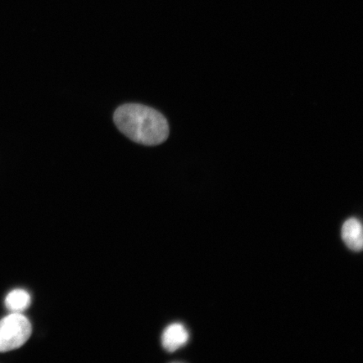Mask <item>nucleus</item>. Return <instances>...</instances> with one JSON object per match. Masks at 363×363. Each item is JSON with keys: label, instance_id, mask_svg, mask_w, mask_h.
<instances>
[{"label": "nucleus", "instance_id": "1", "mask_svg": "<svg viewBox=\"0 0 363 363\" xmlns=\"http://www.w3.org/2000/svg\"><path fill=\"white\" fill-rule=\"evenodd\" d=\"M122 133L144 146H157L169 138V125L160 112L140 104H125L113 113Z\"/></svg>", "mask_w": 363, "mask_h": 363}, {"label": "nucleus", "instance_id": "2", "mask_svg": "<svg viewBox=\"0 0 363 363\" xmlns=\"http://www.w3.org/2000/svg\"><path fill=\"white\" fill-rule=\"evenodd\" d=\"M33 326L21 313H12L0 320V352L20 348L29 340Z\"/></svg>", "mask_w": 363, "mask_h": 363}, {"label": "nucleus", "instance_id": "3", "mask_svg": "<svg viewBox=\"0 0 363 363\" xmlns=\"http://www.w3.org/2000/svg\"><path fill=\"white\" fill-rule=\"evenodd\" d=\"M189 335L184 326L179 323L172 324L163 331L162 343L165 350L174 352L188 342Z\"/></svg>", "mask_w": 363, "mask_h": 363}, {"label": "nucleus", "instance_id": "4", "mask_svg": "<svg viewBox=\"0 0 363 363\" xmlns=\"http://www.w3.org/2000/svg\"><path fill=\"white\" fill-rule=\"evenodd\" d=\"M342 239L348 248L361 252L363 246L362 226L355 218L347 220L342 226Z\"/></svg>", "mask_w": 363, "mask_h": 363}, {"label": "nucleus", "instance_id": "5", "mask_svg": "<svg viewBox=\"0 0 363 363\" xmlns=\"http://www.w3.org/2000/svg\"><path fill=\"white\" fill-rule=\"evenodd\" d=\"M31 298L24 289H15L7 295L6 306L12 313H21L30 306Z\"/></svg>", "mask_w": 363, "mask_h": 363}]
</instances>
